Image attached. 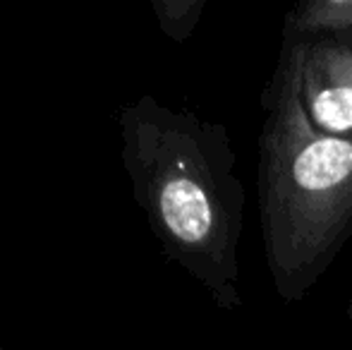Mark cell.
<instances>
[{
    "instance_id": "2",
    "label": "cell",
    "mask_w": 352,
    "mask_h": 350,
    "mask_svg": "<svg viewBox=\"0 0 352 350\" xmlns=\"http://www.w3.org/2000/svg\"><path fill=\"white\" fill-rule=\"evenodd\" d=\"M158 166V219L173 243L199 262V271L226 307H240L237 245L245 221V190L226 132H170Z\"/></svg>"
},
{
    "instance_id": "4",
    "label": "cell",
    "mask_w": 352,
    "mask_h": 350,
    "mask_svg": "<svg viewBox=\"0 0 352 350\" xmlns=\"http://www.w3.org/2000/svg\"><path fill=\"white\" fill-rule=\"evenodd\" d=\"M285 39L295 41H352V0L302 3L287 14Z\"/></svg>"
},
{
    "instance_id": "5",
    "label": "cell",
    "mask_w": 352,
    "mask_h": 350,
    "mask_svg": "<svg viewBox=\"0 0 352 350\" xmlns=\"http://www.w3.org/2000/svg\"><path fill=\"white\" fill-rule=\"evenodd\" d=\"M348 319L352 322V298H350V303H348Z\"/></svg>"
},
{
    "instance_id": "3",
    "label": "cell",
    "mask_w": 352,
    "mask_h": 350,
    "mask_svg": "<svg viewBox=\"0 0 352 350\" xmlns=\"http://www.w3.org/2000/svg\"><path fill=\"white\" fill-rule=\"evenodd\" d=\"M285 51L295 65L297 91L311 125L326 135L352 140V46L285 39Z\"/></svg>"
},
{
    "instance_id": "1",
    "label": "cell",
    "mask_w": 352,
    "mask_h": 350,
    "mask_svg": "<svg viewBox=\"0 0 352 350\" xmlns=\"http://www.w3.org/2000/svg\"><path fill=\"white\" fill-rule=\"evenodd\" d=\"M259 216L276 293L302 300L352 235V140L311 125L283 48L264 94Z\"/></svg>"
}]
</instances>
